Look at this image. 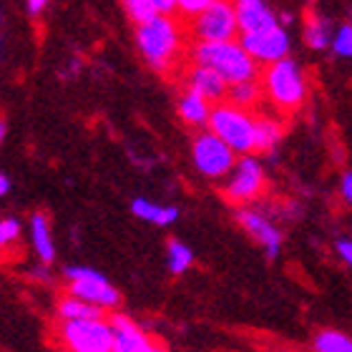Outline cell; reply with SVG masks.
Listing matches in <instances>:
<instances>
[{
	"label": "cell",
	"instance_id": "1",
	"mask_svg": "<svg viewBox=\"0 0 352 352\" xmlns=\"http://www.w3.org/2000/svg\"><path fill=\"white\" fill-rule=\"evenodd\" d=\"M136 45L148 66L159 74H171L186 53L184 21L166 13H156L151 21L136 25Z\"/></svg>",
	"mask_w": 352,
	"mask_h": 352
},
{
	"label": "cell",
	"instance_id": "2",
	"mask_svg": "<svg viewBox=\"0 0 352 352\" xmlns=\"http://www.w3.org/2000/svg\"><path fill=\"white\" fill-rule=\"evenodd\" d=\"M189 63L197 66H209L232 86V83L247 81V78H259L257 60L244 51V45L232 38V41H194L186 51Z\"/></svg>",
	"mask_w": 352,
	"mask_h": 352
},
{
	"label": "cell",
	"instance_id": "3",
	"mask_svg": "<svg viewBox=\"0 0 352 352\" xmlns=\"http://www.w3.org/2000/svg\"><path fill=\"white\" fill-rule=\"evenodd\" d=\"M259 83H262L264 98L282 113H294L305 106L307 81L297 60H292L289 56L267 63L259 71Z\"/></svg>",
	"mask_w": 352,
	"mask_h": 352
},
{
	"label": "cell",
	"instance_id": "4",
	"mask_svg": "<svg viewBox=\"0 0 352 352\" xmlns=\"http://www.w3.org/2000/svg\"><path fill=\"white\" fill-rule=\"evenodd\" d=\"M206 129L232 146L234 154L254 151V111H244L229 101L212 103Z\"/></svg>",
	"mask_w": 352,
	"mask_h": 352
},
{
	"label": "cell",
	"instance_id": "5",
	"mask_svg": "<svg viewBox=\"0 0 352 352\" xmlns=\"http://www.w3.org/2000/svg\"><path fill=\"white\" fill-rule=\"evenodd\" d=\"M58 342L74 352H113V332L109 320H60Z\"/></svg>",
	"mask_w": 352,
	"mask_h": 352
},
{
	"label": "cell",
	"instance_id": "6",
	"mask_svg": "<svg viewBox=\"0 0 352 352\" xmlns=\"http://www.w3.org/2000/svg\"><path fill=\"white\" fill-rule=\"evenodd\" d=\"M191 41H232L239 36L236 13L232 0H212L204 10L184 23Z\"/></svg>",
	"mask_w": 352,
	"mask_h": 352
},
{
	"label": "cell",
	"instance_id": "7",
	"mask_svg": "<svg viewBox=\"0 0 352 352\" xmlns=\"http://www.w3.org/2000/svg\"><path fill=\"white\" fill-rule=\"evenodd\" d=\"M66 279H68V292L81 297V300L98 305L101 309H116L121 302V294L116 292V287L109 285V279L98 274L96 270L88 267H66Z\"/></svg>",
	"mask_w": 352,
	"mask_h": 352
},
{
	"label": "cell",
	"instance_id": "8",
	"mask_svg": "<svg viewBox=\"0 0 352 352\" xmlns=\"http://www.w3.org/2000/svg\"><path fill=\"white\" fill-rule=\"evenodd\" d=\"M191 156H194V166L199 169V174L209 176V179L227 176L236 162L232 146H227L214 131L199 133L191 146Z\"/></svg>",
	"mask_w": 352,
	"mask_h": 352
},
{
	"label": "cell",
	"instance_id": "9",
	"mask_svg": "<svg viewBox=\"0 0 352 352\" xmlns=\"http://www.w3.org/2000/svg\"><path fill=\"white\" fill-rule=\"evenodd\" d=\"M229 182L224 184V197L232 204H247L254 201L264 191V171L254 156L242 154V159H236L232 171H229Z\"/></svg>",
	"mask_w": 352,
	"mask_h": 352
},
{
	"label": "cell",
	"instance_id": "10",
	"mask_svg": "<svg viewBox=\"0 0 352 352\" xmlns=\"http://www.w3.org/2000/svg\"><path fill=\"white\" fill-rule=\"evenodd\" d=\"M239 43L262 66L285 58L289 53V36L282 28V23H272L267 28L252 30V33H239Z\"/></svg>",
	"mask_w": 352,
	"mask_h": 352
},
{
	"label": "cell",
	"instance_id": "11",
	"mask_svg": "<svg viewBox=\"0 0 352 352\" xmlns=\"http://www.w3.org/2000/svg\"><path fill=\"white\" fill-rule=\"evenodd\" d=\"M111 332H113V352H154L159 350L156 342L148 338L146 332L141 330L139 324L129 320L126 315H113L109 317Z\"/></svg>",
	"mask_w": 352,
	"mask_h": 352
},
{
	"label": "cell",
	"instance_id": "12",
	"mask_svg": "<svg viewBox=\"0 0 352 352\" xmlns=\"http://www.w3.org/2000/svg\"><path fill=\"white\" fill-rule=\"evenodd\" d=\"M236 219L247 229V234L254 236L259 244H264V250H267V254H270L272 259H277L279 247H282V234H279V229L274 227L264 214L252 212V209H239V212H236Z\"/></svg>",
	"mask_w": 352,
	"mask_h": 352
},
{
	"label": "cell",
	"instance_id": "13",
	"mask_svg": "<svg viewBox=\"0 0 352 352\" xmlns=\"http://www.w3.org/2000/svg\"><path fill=\"white\" fill-rule=\"evenodd\" d=\"M186 88L197 91L199 96H204L209 103H219L227 98L229 83L214 68L189 63V68H186Z\"/></svg>",
	"mask_w": 352,
	"mask_h": 352
},
{
	"label": "cell",
	"instance_id": "14",
	"mask_svg": "<svg viewBox=\"0 0 352 352\" xmlns=\"http://www.w3.org/2000/svg\"><path fill=\"white\" fill-rule=\"evenodd\" d=\"M232 3H234L239 33H252V30L267 28L272 23H279L264 0H232Z\"/></svg>",
	"mask_w": 352,
	"mask_h": 352
},
{
	"label": "cell",
	"instance_id": "15",
	"mask_svg": "<svg viewBox=\"0 0 352 352\" xmlns=\"http://www.w3.org/2000/svg\"><path fill=\"white\" fill-rule=\"evenodd\" d=\"M30 242H33V250H36L41 264H53V259H56V244H53L48 217L43 212H36L30 217Z\"/></svg>",
	"mask_w": 352,
	"mask_h": 352
},
{
	"label": "cell",
	"instance_id": "16",
	"mask_svg": "<svg viewBox=\"0 0 352 352\" xmlns=\"http://www.w3.org/2000/svg\"><path fill=\"white\" fill-rule=\"evenodd\" d=\"M209 111H212V103L206 101L204 96H199L197 91H191V88H186L182 98H179V116L189 126H206Z\"/></svg>",
	"mask_w": 352,
	"mask_h": 352
},
{
	"label": "cell",
	"instance_id": "17",
	"mask_svg": "<svg viewBox=\"0 0 352 352\" xmlns=\"http://www.w3.org/2000/svg\"><path fill=\"white\" fill-rule=\"evenodd\" d=\"M262 98H264V94H262L259 78H247V81L232 83V86L227 88V98H224V101L234 103V106H239V109H244V111H254Z\"/></svg>",
	"mask_w": 352,
	"mask_h": 352
},
{
	"label": "cell",
	"instance_id": "18",
	"mask_svg": "<svg viewBox=\"0 0 352 352\" xmlns=\"http://www.w3.org/2000/svg\"><path fill=\"white\" fill-rule=\"evenodd\" d=\"M131 212L144 221H151V224H159V227H166L171 221L179 219V209L176 206H162L154 204L148 199H133L131 201Z\"/></svg>",
	"mask_w": 352,
	"mask_h": 352
},
{
	"label": "cell",
	"instance_id": "19",
	"mask_svg": "<svg viewBox=\"0 0 352 352\" xmlns=\"http://www.w3.org/2000/svg\"><path fill=\"white\" fill-rule=\"evenodd\" d=\"M103 312L106 309L98 305H91L71 292L58 300V320H88V317H103Z\"/></svg>",
	"mask_w": 352,
	"mask_h": 352
},
{
	"label": "cell",
	"instance_id": "20",
	"mask_svg": "<svg viewBox=\"0 0 352 352\" xmlns=\"http://www.w3.org/2000/svg\"><path fill=\"white\" fill-rule=\"evenodd\" d=\"M282 124L277 118L254 116V151H272L282 139Z\"/></svg>",
	"mask_w": 352,
	"mask_h": 352
},
{
	"label": "cell",
	"instance_id": "21",
	"mask_svg": "<svg viewBox=\"0 0 352 352\" xmlns=\"http://www.w3.org/2000/svg\"><path fill=\"white\" fill-rule=\"evenodd\" d=\"M305 41L309 43V48H327L332 41L330 33V23L324 18H317V15H309L307 18V28H305Z\"/></svg>",
	"mask_w": 352,
	"mask_h": 352
},
{
	"label": "cell",
	"instance_id": "22",
	"mask_svg": "<svg viewBox=\"0 0 352 352\" xmlns=\"http://www.w3.org/2000/svg\"><path fill=\"white\" fill-rule=\"evenodd\" d=\"M317 352H352V340L342 332L324 330L315 338Z\"/></svg>",
	"mask_w": 352,
	"mask_h": 352
},
{
	"label": "cell",
	"instance_id": "23",
	"mask_svg": "<svg viewBox=\"0 0 352 352\" xmlns=\"http://www.w3.org/2000/svg\"><path fill=\"white\" fill-rule=\"evenodd\" d=\"M121 3H124V10L133 25H141V23L151 21V18L159 13L151 0H121Z\"/></svg>",
	"mask_w": 352,
	"mask_h": 352
},
{
	"label": "cell",
	"instance_id": "24",
	"mask_svg": "<svg viewBox=\"0 0 352 352\" xmlns=\"http://www.w3.org/2000/svg\"><path fill=\"white\" fill-rule=\"evenodd\" d=\"M191 262H194V254H191L189 247L182 242H176V239H171L169 242V270L174 272V274H182V272L189 270Z\"/></svg>",
	"mask_w": 352,
	"mask_h": 352
},
{
	"label": "cell",
	"instance_id": "25",
	"mask_svg": "<svg viewBox=\"0 0 352 352\" xmlns=\"http://www.w3.org/2000/svg\"><path fill=\"white\" fill-rule=\"evenodd\" d=\"M21 221L8 217V219H0V250H10L13 244L21 242Z\"/></svg>",
	"mask_w": 352,
	"mask_h": 352
},
{
	"label": "cell",
	"instance_id": "26",
	"mask_svg": "<svg viewBox=\"0 0 352 352\" xmlns=\"http://www.w3.org/2000/svg\"><path fill=\"white\" fill-rule=\"evenodd\" d=\"M332 48H335V53L338 56H342V58H352V25H342V28L332 36Z\"/></svg>",
	"mask_w": 352,
	"mask_h": 352
},
{
	"label": "cell",
	"instance_id": "27",
	"mask_svg": "<svg viewBox=\"0 0 352 352\" xmlns=\"http://www.w3.org/2000/svg\"><path fill=\"white\" fill-rule=\"evenodd\" d=\"M209 3H212V0H176V10H174V13L179 15V21L186 23L189 18H194L199 10H204Z\"/></svg>",
	"mask_w": 352,
	"mask_h": 352
},
{
	"label": "cell",
	"instance_id": "28",
	"mask_svg": "<svg viewBox=\"0 0 352 352\" xmlns=\"http://www.w3.org/2000/svg\"><path fill=\"white\" fill-rule=\"evenodd\" d=\"M338 252H340V257L345 259V262L352 267V242H350V239H340V242H338Z\"/></svg>",
	"mask_w": 352,
	"mask_h": 352
},
{
	"label": "cell",
	"instance_id": "29",
	"mask_svg": "<svg viewBox=\"0 0 352 352\" xmlns=\"http://www.w3.org/2000/svg\"><path fill=\"white\" fill-rule=\"evenodd\" d=\"M156 6V10L159 13H166V15H174V10H176V0H151Z\"/></svg>",
	"mask_w": 352,
	"mask_h": 352
},
{
	"label": "cell",
	"instance_id": "30",
	"mask_svg": "<svg viewBox=\"0 0 352 352\" xmlns=\"http://www.w3.org/2000/svg\"><path fill=\"white\" fill-rule=\"evenodd\" d=\"M51 0H25V6H28V13L30 15H41L45 10V6H48Z\"/></svg>",
	"mask_w": 352,
	"mask_h": 352
},
{
	"label": "cell",
	"instance_id": "31",
	"mask_svg": "<svg viewBox=\"0 0 352 352\" xmlns=\"http://www.w3.org/2000/svg\"><path fill=\"white\" fill-rule=\"evenodd\" d=\"M342 194H345V199L352 204V174H347L342 179Z\"/></svg>",
	"mask_w": 352,
	"mask_h": 352
},
{
	"label": "cell",
	"instance_id": "32",
	"mask_svg": "<svg viewBox=\"0 0 352 352\" xmlns=\"http://www.w3.org/2000/svg\"><path fill=\"white\" fill-rule=\"evenodd\" d=\"M8 191H10V179H8V176L0 171V199L6 197Z\"/></svg>",
	"mask_w": 352,
	"mask_h": 352
},
{
	"label": "cell",
	"instance_id": "33",
	"mask_svg": "<svg viewBox=\"0 0 352 352\" xmlns=\"http://www.w3.org/2000/svg\"><path fill=\"white\" fill-rule=\"evenodd\" d=\"M6 136H8V124H6V118H0V144L6 141Z\"/></svg>",
	"mask_w": 352,
	"mask_h": 352
},
{
	"label": "cell",
	"instance_id": "34",
	"mask_svg": "<svg viewBox=\"0 0 352 352\" xmlns=\"http://www.w3.org/2000/svg\"><path fill=\"white\" fill-rule=\"evenodd\" d=\"M0 21H3V10H0Z\"/></svg>",
	"mask_w": 352,
	"mask_h": 352
}]
</instances>
